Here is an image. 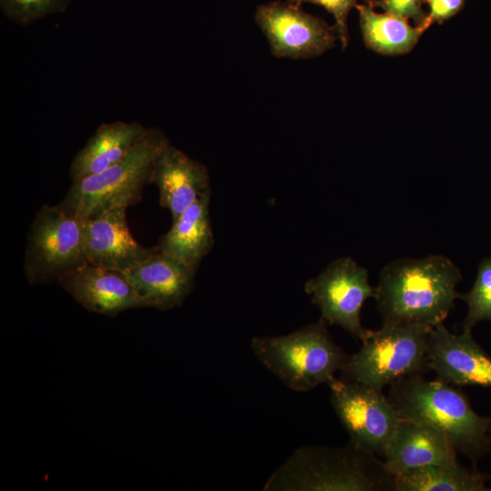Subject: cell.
<instances>
[{"instance_id":"6da1fadb","label":"cell","mask_w":491,"mask_h":491,"mask_svg":"<svg viewBox=\"0 0 491 491\" xmlns=\"http://www.w3.org/2000/svg\"><path fill=\"white\" fill-rule=\"evenodd\" d=\"M461 279L458 267L442 255L391 261L381 270L375 287L383 324L443 323L459 298L456 286Z\"/></svg>"},{"instance_id":"7a4b0ae2","label":"cell","mask_w":491,"mask_h":491,"mask_svg":"<svg viewBox=\"0 0 491 491\" xmlns=\"http://www.w3.org/2000/svg\"><path fill=\"white\" fill-rule=\"evenodd\" d=\"M388 399L399 415L443 433L457 453L476 461L491 451V416L472 408L455 386L422 375L405 376L389 386Z\"/></svg>"},{"instance_id":"3957f363","label":"cell","mask_w":491,"mask_h":491,"mask_svg":"<svg viewBox=\"0 0 491 491\" xmlns=\"http://www.w3.org/2000/svg\"><path fill=\"white\" fill-rule=\"evenodd\" d=\"M377 455L350 441L342 446L296 449L264 485V490L394 491L395 476Z\"/></svg>"},{"instance_id":"277c9868","label":"cell","mask_w":491,"mask_h":491,"mask_svg":"<svg viewBox=\"0 0 491 491\" xmlns=\"http://www.w3.org/2000/svg\"><path fill=\"white\" fill-rule=\"evenodd\" d=\"M251 349L266 368L297 392L327 385L349 358L322 320L285 336H255Z\"/></svg>"},{"instance_id":"5b68a950","label":"cell","mask_w":491,"mask_h":491,"mask_svg":"<svg viewBox=\"0 0 491 491\" xmlns=\"http://www.w3.org/2000/svg\"><path fill=\"white\" fill-rule=\"evenodd\" d=\"M169 140L156 127H147L126 156L107 169L72 185L58 204L67 213L86 218L138 203L151 184L155 158Z\"/></svg>"},{"instance_id":"8992f818","label":"cell","mask_w":491,"mask_h":491,"mask_svg":"<svg viewBox=\"0 0 491 491\" xmlns=\"http://www.w3.org/2000/svg\"><path fill=\"white\" fill-rule=\"evenodd\" d=\"M433 326L420 323H384L366 331L362 346L341 370L343 379L383 390L397 379L423 375L427 365V337Z\"/></svg>"},{"instance_id":"52a82bcc","label":"cell","mask_w":491,"mask_h":491,"mask_svg":"<svg viewBox=\"0 0 491 491\" xmlns=\"http://www.w3.org/2000/svg\"><path fill=\"white\" fill-rule=\"evenodd\" d=\"M86 263L82 218L59 205H43L30 225L24 258L30 285L56 282Z\"/></svg>"},{"instance_id":"ba28073f","label":"cell","mask_w":491,"mask_h":491,"mask_svg":"<svg viewBox=\"0 0 491 491\" xmlns=\"http://www.w3.org/2000/svg\"><path fill=\"white\" fill-rule=\"evenodd\" d=\"M330 403L349 441L376 455L384 456L386 445L402 420L382 390L346 379L327 384Z\"/></svg>"},{"instance_id":"9c48e42d","label":"cell","mask_w":491,"mask_h":491,"mask_svg":"<svg viewBox=\"0 0 491 491\" xmlns=\"http://www.w3.org/2000/svg\"><path fill=\"white\" fill-rule=\"evenodd\" d=\"M305 291L319 309L320 320L339 326L360 340L364 337L367 329L361 324V310L375 296L365 267L351 257L336 259L306 283Z\"/></svg>"},{"instance_id":"30bf717a","label":"cell","mask_w":491,"mask_h":491,"mask_svg":"<svg viewBox=\"0 0 491 491\" xmlns=\"http://www.w3.org/2000/svg\"><path fill=\"white\" fill-rule=\"evenodd\" d=\"M256 22L276 57L309 58L334 46L336 29L290 2H271L256 11Z\"/></svg>"},{"instance_id":"8fae6325","label":"cell","mask_w":491,"mask_h":491,"mask_svg":"<svg viewBox=\"0 0 491 491\" xmlns=\"http://www.w3.org/2000/svg\"><path fill=\"white\" fill-rule=\"evenodd\" d=\"M427 365L438 380L452 386H491V356L471 332L451 333L443 323L432 327L426 346Z\"/></svg>"},{"instance_id":"7c38bea8","label":"cell","mask_w":491,"mask_h":491,"mask_svg":"<svg viewBox=\"0 0 491 491\" xmlns=\"http://www.w3.org/2000/svg\"><path fill=\"white\" fill-rule=\"evenodd\" d=\"M126 209L118 206L82 218L83 246L87 263L124 272L152 254L133 237L126 222Z\"/></svg>"},{"instance_id":"4fadbf2b","label":"cell","mask_w":491,"mask_h":491,"mask_svg":"<svg viewBox=\"0 0 491 491\" xmlns=\"http://www.w3.org/2000/svg\"><path fill=\"white\" fill-rule=\"evenodd\" d=\"M154 247L145 260L122 274L133 287L140 307L167 311L180 306L191 293L196 270Z\"/></svg>"},{"instance_id":"5bb4252c","label":"cell","mask_w":491,"mask_h":491,"mask_svg":"<svg viewBox=\"0 0 491 491\" xmlns=\"http://www.w3.org/2000/svg\"><path fill=\"white\" fill-rule=\"evenodd\" d=\"M151 184L159 192V204L175 219L209 188L206 166L167 142L159 151Z\"/></svg>"},{"instance_id":"9a60e30c","label":"cell","mask_w":491,"mask_h":491,"mask_svg":"<svg viewBox=\"0 0 491 491\" xmlns=\"http://www.w3.org/2000/svg\"><path fill=\"white\" fill-rule=\"evenodd\" d=\"M58 284L86 310L108 316L141 308L125 276L85 263L63 276Z\"/></svg>"},{"instance_id":"2e32d148","label":"cell","mask_w":491,"mask_h":491,"mask_svg":"<svg viewBox=\"0 0 491 491\" xmlns=\"http://www.w3.org/2000/svg\"><path fill=\"white\" fill-rule=\"evenodd\" d=\"M457 451L434 427L402 418L384 453V463L394 476L425 466L456 462Z\"/></svg>"},{"instance_id":"e0dca14e","label":"cell","mask_w":491,"mask_h":491,"mask_svg":"<svg viewBox=\"0 0 491 491\" xmlns=\"http://www.w3.org/2000/svg\"><path fill=\"white\" fill-rule=\"evenodd\" d=\"M147 127L139 122L101 124L72 160V182L98 174L124 159Z\"/></svg>"},{"instance_id":"ac0fdd59","label":"cell","mask_w":491,"mask_h":491,"mask_svg":"<svg viewBox=\"0 0 491 491\" xmlns=\"http://www.w3.org/2000/svg\"><path fill=\"white\" fill-rule=\"evenodd\" d=\"M210 190L172 220L170 229L162 235L156 247L192 269L196 270L214 245L209 204Z\"/></svg>"},{"instance_id":"d6986e66","label":"cell","mask_w":491,"mask_h":491,"mask_svg":"<svg viewBox=\"0 0 491 491\" xmlns=\"http://www.w3.org/2000/svg\"><path fill=\"white\" fill-rule=\"evenodd\" d=\"M356 7L366 45L381 55L408 53L429 27L427 25L412 26L408 20L388 13H377L370 5L357 4Z\"/></svg>"},{"instance_id":"ffe728a7","label":"cell","mask_w":491,"mask_h":491,"mask_svg":"<svg viewBox=\"0 0 491 491\" xmlns=\"http://www.w3.org/2000/svg\"><path fill=\"white\" fill-rule=\"evenodd\" d=\"M486 476L458 461L415 468L395 476L394 491H482Z\"/></svg>"},{"instance_id":"44dd1931","label":"cell","mask_w":491,"mask_h":491,"mask_svg":"<svg viewBox=\"0 0 491 491\" xmlns=\"http://www.w3.org/2000/svg\"><path fill=\"white\" fill-rule=\"evenodd\" d=\"M459 298L467 305V314L462 327L464 332H471L481 321H491V256L484 258L477 269L472 288Z\"/></svg>"},{"instance_id":"7402d4cb","label":"cell","mask_w":491,"mask_h":491,"mask_svg":"<svg viewBox=\"0 0 491 491\" xmlns=\"http://www.w3.org/2000/svg\"><path fill=\"white\" fill-rule=\"evenodd\" d=\"M71 0H0L2 14L10 21L27 25L47 15L63 13Z\"/></svg>"},{"instance_id":"603a6c76","label":"cell","mask_w":491,"mask_h":491,"mask_svg":"<svg viewBox=\"0 0 491 491\" xmlns=\"http://www.w3.org/2000/svg\"><path fill=\"white\" fill-rule=\"evenodd\" d=\"M296 5L304 3H311L324 7L330 13L336 21V29L337 36L346 48L348 45L347 17L353 7L357 5V0H287Z\"/></svg>"},{"instance_id":"cb8c5ba5","label":"cell","mask_w":491,"mask_h":491,"mask_svg":"<svg viewBox=\"0 0 491 491\" xmlns=\"http://www.w3.org/2000/svg\"><path fill=\"white\" fill-rule=\"evenodd\" d=\"M425 0H376L372 6L381 7L388 13L406 20H413L416 25H427V15L423 9Z\"/></svg>"},{"instance_id":"d4e9b609","label":"cell","mask_w":491,"mask_h":491,"mask_svg":"<svg viewBox=\"0 0 491 491\" xmlns=\"http://www.w3.org/2000/svg\"><path fill=\"white\" fill-rule=\"evenodd\" d=\"M429 8L427 21L432 25L439 24L451 18L462 10L465 0H425Z\"/></svg>"},{"instance_id":"484cf974","label":"cell","mask_w":491,"mask_h":491,"mask_svg":"<svg viewBox=\"0 0 491 491\" xmlns=\"http://www.w3.org/2000/svg\"><path fill=\"white\" fill-rule=\"evenodd\" d=\"M366 2L368 3V5H372L376 2V0H366Z\"/></svg>"},{"instance_id":"4316f807","label":"cell","mask_w":491,"mask_h":491,"mask_svg":"<svg viewBox=\"0 0 491 491\" xmlns=\"http://www.w3.org/2000/svg\"><path fill=\"white\" fill-rule=\"evenodd\" d=\"M489 436H490V438H491V423H490V426H489Z\"/></svg>"}]
</instances>
